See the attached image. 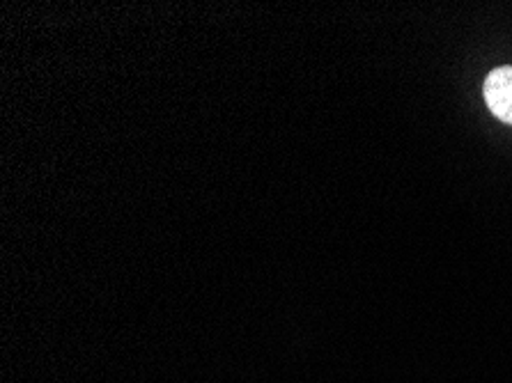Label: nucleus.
I'll use <instances>...</instances> for the list:
<instances>
[{"label":"nucleus","mask_w":512,"mask_h":383,"mask_svg":"<svg viewBox=\"0 0 512 383\" xmlns=\"http://www.w3.org/2000/svg\"><path fill=\"white\" fill-rule=\"evenodd\" d=\"M485 101L501 122L512 124V67H499L487 76Z\"/></svg>","instance_id":"1"}]
</instances>
